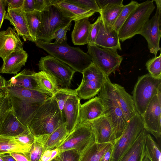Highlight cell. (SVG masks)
<instances>
[{"mask_svg": "<svg viewBox=\"0 0 161 161\" xmlns=\"http://www.w3.org/2000/svg\"><path fill=\"white\" fill-rule=\"evenodd\" d=\"M66 122L57 103L53 97L38 108L27 127L34 136L50 134Z\"/></svg>", "mask_w": 161, "mask_h": 161, "instance_id": "1", "label": "cell"}, {"mask_svg": "<svg viewBox=\"0 0 161 161\" xmlns=\"http://www.w3.org/2000/svg\"><path fill=\"white\" fill-rule=\"evenodd\" d=\"M35 43L36 46L66 64L75 72L82 73L92 62L87 53L78 47L69 46L67 43L59 44L38 40Z\"/></svg>", "mask_w": 161, "mask_h": 161, "instance_id": "2", "label": "cell"}, {"mask_svg": "<svg viewBox=\"0 0 161 161\" xmlns=\"http://www.w3.org/2000/svg\"><path fill=\"white\" fill-rule=\"evenodd\" d=\"M99 92L98 97L103 106V114L111 125L115 141L122 134L128 123L117 100L113 83L108 77H105Z\"/></svg>", "mask_w": 161, "mask_h": 161, "instance_id": "3", "label": "cell"}, {"mask_svg": "<svg viewBox=\"0 0 161 161\" xmlns=\"http://www.w3.org/2000/svg\"><path fill=\"white\" fill-rule=\"evenodd\" d=\"M153 2V0H148L139 3L119 29V41L124 42L139 34L155 8Z\"/></svg>", "mask_w": 161, "mask_h": 161, "instance_id": "4", "label": "cell"}, {"mask_svg": "<svg viewBox=\"0 0 161 161\" xmlns=\"http://www.w3.org/2000/svg\"><path fill=\"white\" fill-rule=\"evenodd\" d=\"M161 90V79L155 78L149 73L139 77L132 96L137 112L142 117L153 97Z\"/></svg>", "mask_w": 161, "mask_h": 161, "instance_id": "5", "label": "cell"}, {"mask_svg": "<svg viewBox=\"0 0 161 161\" xmlns=\"http://www.w3.org/2000/svg\"><path fill=\"white\" fill-rule=\"evenodd\" d=\"M144 129L142 117L137 113L128 122L121 136L113 142L109 161H118L133 144Z\"/></svg>", "mask_w": 161, "mask_h": 161, "instance_id": "6", "label": "cell"}, {"mask_svg": "<svg viewBox=\"0 0 161 161\" xmlns=\"http://www.w3.org/2000/svg\"><path fill=\"white\" fill-rule=\"evenodd\" d=\"M87 53L92 62L104 74L108 77L118 69L123 59L117 50L87 45Z\"/></svg>", "mask_w": 161, "mask_h": 161, "instance_id": "7", "label": "cell"}, {"mask_svg": "<svg viewBox=\"0 0 161 161\" xmlns=\"http://www.w3.org/2000/svg\"><path fill=\"white\" fill-rule=\"evenodd\" d=\"M41 12V24L37 40L51 43L52 35L72 20L63 15L55 5L48 6Z\"/></svg>", "mask_w": 161, "mask_h": 161, "instance_id": "8", "label": "cell"}, {"mask_svg": "<svg viewBox=\"0 0 161 161\" xmlns=\"http://www.w3.org/2000/svg\"><path fill=\"white\" fill-rule=\"evenodd\" d=\"M38 66L40 70L52 76L62 88H69L75 72L69 66L50 55L41 57Z\"/></svg>", "mask_w": 161, "mask_h": 161, "instance_id": "9", "label": "cell"}, {"mask_svg": "<svg viewBox=\"0 0 161 161\" xmlns=\"http://www.w3.org/2000/svg\"><path fill=\"white\" fill-rule=\"evenodd\" d=\"M81 73V82L76 89L77 96L80 99H89L99 92L105 76L92 62Z\"/></svg>", "mask_w": 161, "mask_h": 161, "instance_id": "10", "label": "cell"}, {"mask_svg": "<svg viewBox=\"0 0 161 161\" xmlns=\"http://www.w3.org/2000/svg\"><path fill=\"white\" fill-rule=\"evenodd\" d=\"M157 5L155 14L143 26L139 34L147 40L150 53L157 56L161 51L159 41L161 36V0H153Z\"/></svg>", "mask_w": 161, "mask_h": 161, "instance_id": "11", "label": "cell"}, {"mask_svg": "<svg viewBox=\"0 0 161 161\" xmlns=\"http://www.w3.org/2000/svg\"><path fill=\"white\" fill-rule=\"evenodd\" d=\"M94 138L90 122L79 124L57 149L59 153L75 149L80 153Z\"/></svg>", "mask_w": 161, "mask_h": 161, "instance_id": "12", "label": "cell"}, {"mask_svg": "<svg viewBox=\"0 0 161 161\" xmlns=\"http://www.w3.org/2000/svg\"><path fill=\"white\" fill-rule=\"evenodd\" d=\"M146 130L151 134L158 141L161 136V90L155 95L148 104L141 117Z\"/></svg>", "mask_w": 161, "mask_h": 161, "instance_id": "13", "label": "cell"}, {"mask_svg": "<svg viewBox=\"0 0 161 161\" xmlns=\"http://www.w3.org/2000/svg\"><path fill=\"white\" fill-rule=\"evenodd\" d=\"M6 94L14 114L22 124L27 127L35 112L43 103L26 102L16 97Z\"/></svg>", "mask_w": 161, "mask_h": 161, "instance_id": "14", "label": "cell"}, {"mask_svg": "<svg viewBox=\"0 0 161 161\" xmlns=\"http://www.w3.org/2000/svg\"><path fill=\"white\" fill-rule=\"evenodd\" d=\"M4 19L10 21L17 33L22 37L24 41L28 40L34 42L29 29L25 12L22 7L14 9L8 8Z\"/></svg>", "mask_w": 161, "mask_h": 161, "instance_id": "15", "label": "cell"}, {"mask_svg": "<svg viewBox=\"0 0 161 161\" xmlns=\"http://www.w3.org/2000/svg\"><path fill=\"white\" fill-rule=\"evenodd\" d=\"M90 124L95 142L113 143L115 139L113 129L108 119L104 114L91 121Z\"/></svg>", "mask_w": 161, "mask_h": 161, "instance_id": "16", "label": "cell"}, {"mask_svg": "<svg viewBox=\"0 0 161 161\" xmlns=\"http://www.w3.org/2000/svg\"><path fill=\"white\" fill-rule=\"evenodd\" d=\"M28 129L18 119L11 107L6 111L0 121V136L14 137Z\"/></svg>", "mask_w": 161, "mask_h": 161, "instance_id": "17", "label": "cell"}, {"mask_svg": "<svg viewBox=\"0 0 161 161\" xmlns=\"http://www.w3.org/2000/svg\"><path fill=\"white\" fill-rule=\"evenodd\" d=\"M19 35L11 27L0 31V57L4 60L13 52L23 47Z\"/></svg>", "mask_w": 161, "mask_h": 161, "instance_id": "18", "label": "cell"}, {"mask_svg": "<svg viewBox=\"0 0 161 161\" xmlns=\"http://www.w3.org/2000/svg\"><path fill=\"white\" fill-rule=\"evenodd\" d=\"M103 105L98 96L80 105L79 110V124L91 122L103 114Z\"/></svg>", "mask_w": 161, "mask_h": 161, "instance_id": "19", "label": "cell"}, {"mask_svg": "<svg viewBox=\"0 0 161 161\" xmlns=\"http://www.w3.org/2000/svg\"><path fill=\"white\" fill-rule=\"evenodd\" d=\"M4 91L7 94L33 103H42L51 97L38 91L15 86L7 85Z\"/></svg>", "mask_w": 161, "mask_h": 161, "instance_id": "20", "label": "cell"}, {"mask_svg": "<svg viewBox=\"0 0 161 161\" xmlns=\"http://www.w3.org/2000/svg\"><path fill=\"white\" fill-rule=\"evenodd\" d=\"M28 56L27 53L23 47L13 52L3 60L0 73L17 74L25 66Z\"/></svg>", "mask_w": 161, "mask_h": 161, "instance_id": "21", "label": "cell"}, {"mask_svg": "<svg viewBox=\"0 0 161 161\" xmlns=\"http://www.w3.org/2000/svg\"><path fill=\"white\" fill-rule=\"evenodd\" d=\"M80 100L77 95L71 96L67 99L64 106L63 114L69 133L79 123Z\"/></svg>", "mask_w": 161, "mask_h": 161, "instance_id": "22", "label": "cell"}, {"mask_svg": "<svg viewBox=\"0 0 161 161\" xmlns=\"http://www.w3.org/2000/svg\"><path fill=\"white\" fill-rule=\"evenodd\" d=\"M116 97L125 118L128 123L135 116L137 112L132 97L119 84L113 83Z\"/></svg>", "mask_w": 161, "mask_h": 161, "instance_id": "23", "label": "cell"}, {"mask_svg": "<svg viewBox=\"0 0 161 161\" xmlns=\"http://www.w3.org/2000/svg\"><path fill=\"white\" fill-rule=\"evenodd\" d=\"M95 45L101 47L122 50L118 32L112 28L110 30L105 29L101 19Z\"/></svg>", "mask_w": 161, "mask_h": 161, "instance_id": "24", "label": "cell"}, {"mask_svg": "<svg viewBox=\"0 0 161 161\" xmlns=\"http://www.w3.org/2000/svg\"><path fill=\"white\" fill-rule=\"evenodd\" d=\"M55 5L64 16L75 22L86 18H89L95 13L92 10L83 8L65 0H59Z\"/></svg>", "mask_w": 161, "mask_h": 161, "instance_id": "25", "label": "cell"}, {"mask_svg": "<svg viewBox=\"0 0 161 161\" xmlns=\"http://www.w3.org/2000/svg\"><path fill=\"white\" fill-rule=\"evenodd\" d=\"M113 144L97 143L94 138L80 153L78 161H100L104 154L112 147Z\"/></svg>", "mask_w": 161, "mask_h": 161, "instance_id": "26", "label": "cell"}, {"mask_svg": "<svg viewBox=\"0 0 161 161\" xmlns=\"http://www.w3.org/2000/svg\"><path fill=\"white\" fill-rule=\"evenodd\" d=\"M86 18L76 21L71 33L72 42L74 45H81L87 44L90 31L92 26Z\"/></svg>", "mask_w": 161, "mask_h": 161, "instance_id": "27", "label": "cell"}, {"mask_svg": "<svg viewBox=\"0 0 161 161\" xmlns=\"http://www.w3.org/2000/svg\"><path fill=\"white\" fill-rule=\"evenodd\" d=\"M147 132L144 128L133 144L118 161H141L144 153L145 138Z\"/></svg>", "mask_w": 161, "mask_h": 161, "instance_id": "28", "label": "cell"}, {"mask_svg": "<svg viewBox=\"0 0 161 161\" xmlns=\"http://www.w3.org/2000/svg\"><path fill=\"white\" fill-rule=\"evenodd\" d=\"M34 71L24 69L7 81V85L19 86L42 92L39 87L34 78Z\"/></svg>", "mask_w": 161, "mask_h": 161, "instance_id": "29", "label": "cell"}, {"mask_svg": "<svg viewBox=\"0 0 161 161\" xmlns=\"http://www.w3.org/2000/svg\"><path fill=\"white\" fill-rule=\"evenodd\" d=\"M34 75L41 91L50 97H53L59 88L55 79L49 74L42 71L37 73L34 72Z\"/></svg>", "mask_w": 161, "mask_h": 161, "instance_id": "30", "label": "cell"}, {"mask_svg": "<svg viewBox=\"0 0 161 161\" xmlns=\"http://www.w3.org/2000/svg\"><path fill=\"white\" fill-rule=\"evenodd\" d=\"M32 145L22 144L14 137L0 136V155L12 153H28Z\"/></svg>", "mask_w": 161, "mask_h": 161, "instance_id": "31", "label": "cell"}, {"mask_svg": "<svg viewBox=\"0 0 161 161\" xmlns=\"http://www.w3.org/2000/svg\"><path fill=\"white\" fill-rule=\"evenodd\" d=\"M49 134L34 136L33 142L29 152L24 154L29 161H40L45 151V146Z\"/></svg>", "mask_w": 161, "mask_h": 161, "instance_id": "32", "label": "cell"}, {"mask_svg": "<svg viewBox=\"0 0 161 161\" xmlns=\"http://www.w3.org/2000/svg\"><path fill=\"white\" fill-rule=\"evenodd\" d=\"M124 5H114L100 10V17L106 30L111 29Z\"/></svg>", "mask_w": 161, "mask_h": 161, "instance_id": "33", "label": "cell"}, {"mask_svg": "<svg viewBox=\"0 0 161 161\" xmlns=\"http://www.w3.org/2000/svg\"><path fill=\"white\" fill-rule=\"evenodd\" d=\"M69 134L65 122L49 134L45 151L57 148L63 143Z\"/></svg>", "mask_w": 161, "mask_h": 161, "instance_id": "34", "label": "cell"}, {"mask_svg": "<svg viewBox=\"0 0 161 161\" xmlns=\"http://www.w3.org/2000/svg\"><path fill=\"white\" fill-rule=\"evenodd\" d=\"M25 15L31 34L35 42L39 32L41 24V12L34 10L25 12Z\"/></svg>", "mask_w": 161, "mask_h": 161, "instance_id": "35", "label": "cell"}, {"mask_svg": "<svg viewBox=\"0 0 161 161\" xmlns=\"http://www.w3.org/2000/svg\"><path fill=\"white\" fill-rule=\"evenodd\" d=\"M145 152L151 161H161L160 147L148 132L145 138Z\"/></svg>", "mask_w": 161, "mask_h": 161, "instance_id": "36", "label": "cell"}, {"mask_svg": "<svg viewBox=\"0 0 161 161\" xmlns=\"http://www.w3.org/2000/svg\"><path fill=\"white\" fill-rule=\"evenodd\" d=\"M139 4L137 2L132 1L129 4L124 5L112 28L118 32L121 27Z\"/></svg>", "mask_w": 161, "mask_h": 161, "instance_id": "37", "label": "cell"}, {"mask_svg": "<svg viewBox=\"0 0 161 161\" xmlns=\"http://www.w3.org/2000/svg\"><path fill=\"white\" fill-rule=\"evenodd\" d=\"M75 95H77L76 89L61 87L59 88L53 97L57 102L63 114L64 106L67 99L70 96Z\"/></svg>", "mask_w": 161, "mask_h": 161, "instance_id": "38", "label": "cell"}, {"mask_svg": "<svg viewBox=\"0 0 161 161\" xmlns=\"http://www.w3.org/2000/svg\"><path fill=\"white\" fill-rule=\"evenodd\" d=\"M146 66L149 74L153 77L161 79V53L159 56H154L146 62Z\"/></svg>", "mask_w": 161, "mask_h": 161, "instance_id": "39", "label": "cell"}, {"mask_svg": "<svg viewBox=\"0 0 161 161\" xmlns=\"http://www.w3.org/2000/svg\"><path fill=\"white\" fill-rule=\"evenodd\" d=\"M67 2L77 5L83 8L100 13V9L96 0H65Z\"/></svg>", "mask_w": 161, "mask_h": 161, "instance_id": "40", "label": "cell"}, {"mask_svg": "<svg viewBox=\"0 0 161 161\" xmlns=\"http://www.w3.org/2000/svg\"><path fill=\"white\" fill-rule=\"evenodd\" d=\"M71 24L72 22L55 31L51 36L52 41L54 39L55 42L59 44L67 43L66 33L68 31L70 30Z\"/></svg>", "mask_w": 161, "mask_h": 161, "instance_id": "41", "label": "cell"}, {"mask_svg": "<svg viewBox=\"0 0 161 161\" xmlns=\"http://www.w3.org/2000/svg\"><path fill=\"white\" fill-rule=\"evenodd\" d=\"M14 137L18 142L22 144L29 145H32L34 139V136L31 133L29 129Z\"/></svg>", "mask_w": 161, "mask_h": 161, "instance_id": "42", "label": "cell"}, {"mask_svg": "<svg viewBox=\"0 0 161 161\" xmlns=\"http://www.w3.org/2000/svg\"><path fill=\"white\" fill-rule=\"evenodd\" d=\"M100 20V17L99 16L96 21L92 24L89 34L87 45H95V42L99 31Z\"/></svg>", "mask_w": 161, "mask_h": 161, "instance_id": "43", "label": "cell"}, {"mask_svg": "<svg viewBox=\"0 0 161 161\" xmlns=\"http://www.w3.org/2000/svg\"><path fill=\"white\" fill-rule=\"evenodd\" d=\"M61 154L63 161H78L80 153L75 149L64 151Z\"/></svg>", "mask_w": 161, "mask_h": 161, "instance_id": "44", "label": "cell"}, {"mask_svg": "<svg viewBox=\"0 0 161 161\" xmlns=\"http://www.w3.org/2000/svg\"><path fill=\"white\" fill-rule=\"evenodd\" d=\"M59 0H35V9L41 12L51 5H55Z\"/></svg>", "mask_w": 161, "mask_h": 161, "instance_id": "45", "label": "cell"}, {"mask_svg": "<svg viewBox=\"0 0 161 161\" xmlns=\"http://www.w3.org/2000/svg\"><path fill=\"white\" fill-rule=\"evenodd\" d=\"M11 107L8 96L5 92L4 95L0 99V121L6 111Z\"/></svg>", "mask_w": 161, "mask_h": 161, "instance_id": "46", "label": "cell"}, {"mask_svg": "<svg viewBox=\"0 0 161 161\" xmlns=\"http://www.w3.org/2000/svg\"><path fill=\"white\" fill-rule=\"evenodd\" d=\"M59 153L58 149L47 150L43 153L40 161H51Z\"/></svg>", "mask_w": 161, "mask_h": 161, "instance_id": "47", "label": "cell"}, {"mask_svg": "<svg viewBox=\"0 0 161 161\" xmlns=\"http://www.w3.org/2000/svg\"><path fill=\"white\" fill-rule=\"evenodd\" d=\"M100 10L114 5H122L123 0H96Z\"/></svg>", "mask_w": 161, "mask_h": 161, "instance_id": "48", "label": "cell"}, {"mask_svg": "<svg viewBox=\"0 0 161 161\" xmlns=\"http://www.w3.org/2000/svg\"><path fill=\"white\" fill-rule=\"evenodd\" d=\"M35 0H24L22 8L25 12H32L35 9Z\"/></svg>", "mask_w": 161, "mask_h": 161, "instance_id": "49", "label": "cell"}, {"mask_svg": "<svg viewBox=\"0 0 161 161\" xmlns=\"http://www.w3.org/2000/svg\"><path fill=\"white\" fill-rule=\"evenodd\" d=\"M8 8L14 9L22 7L24 0H5Z\"/></svg>", "mask_w": 161, "mask_h": 161, "instance_id": "50", "label": "cell"}, {"mask_svg": "<svg viewBox=\"0 0 161 161\" xmlns=\"http://www.w3.org/2000/svg\"><path fill=\"white\" fill-rule=\"evenodd\" d=\"M7 6L5 0H0V29L4 19Z\"/></svg>", "mask_w": 161, "mask_h": 161, "instance_id": "51", "label": "cell"}, {"mask_svg": "<svg viewBox=\"0 0 161 161\" xmlns=\"http://www.w3.org/2000/svg\"><path fill=\"white\" fill-rule=\"evenodd\" d=\"M16 161H29V160L23 153H12L9 154Z\"/></svg>", "mask_w": 161, "mask_h": 161, "instance_id": "52", "label": "cell"}, {"mask_svg": "<svg viewBox=\"0 0 161 161\" xmlns=\"http://www.w3.org/2000/svg\"><path fill=\"white\" fill-rule=\"evenodd\" d=\"M112 147L104 154L100 161H109L112 151Z\"/></svg>", "mask_w": 161, "mask_h": 161, "instance_id": "53", "label": "cell"}, {"mask_svg": "<svg viewBox=\"0 0 161 161\" xmlns=\"http://www.w3.org/2000/svg\"><path fill=\"white\" fill-rule=\"evenodd\" d=\"M3 161H16V160L9 154L0 155Z\"/></svg>", "mask_w": 161, "mask_h": 161, "instance_id": "54", "label": "cell"}, {"mask_svg": "<svg viewBox=\"0 0 161 161\" xmlns=\"http://www.w3.org/2000/svg\"><path fill=\"white\" fill-rule=\"evenodd\" d=\"M7 85V81L0 75V91L4 90Z\"/></svg>", "mask_w": 161, "mask_h": 161, "instance_id": "55", "label": "cell"}, {"mask_svg": "<svg viewBox=\"0 0 161 161\" xmlns=\"http://www.w3.org/2000/svg\"><path fill=\"white\" fill-rule=\"evenodd\" d=\"M141 161H151L146 153L145 152V151Z\"/></svg>", "mask_w": 161, "mask_h": 161, "instance_id": "56", "label": "cell"}, {"mask_svg": "<svg viewBox=\"0 0 161 161\" xmlns=\"http://www.w3.org/2000/svg\"><path fill=\"white\" fill-rule=\"evenodd\" d=\"M55 161H63L62 157L60 153H59L55 158Z\"/></svg>", "mask_w": 161, "mask_h": 161, "instance_id": "57", "label": "cell"}, {"mask_svg": "<svg viewBox=\"0 0 161 161\" xmlns=\"http://www.w3.org/2000/svg\"><path fill=\"white\" fill-rule=\"evenodd\" d=\"M5 94L4 90L0 91V99Z\"/></svg>", "mask_w": 161, "mask_h": 161, "instance_id": "58", "label": "cell"}, {"mask_svg": "<svg viewBox=\"0 0 161 161\" xmlns=\"http://www.w3.org/2000/svg\"><path fill=\"white\" fill-rule=\"evenodd\" d=\"M0 161H3V159L0 156Z\"/></svg>", "mask_w": 161, "mask_h": 161, "instance_id": "59", "label": "cell"}, {"mask_svg": "<svg viewBox=\"0 0 161 161\" xmlns=\"http://www.w3.org/2000/svg\"><path fill=\"white\" fill-rule=\"evenodd\" d=\"M55 158L53 159V160H52V161H55Z\"/></svg>", "mask_w": 161, "mask_h": 161, "instance_id": "60", "label": "cell"}]
</instances>
